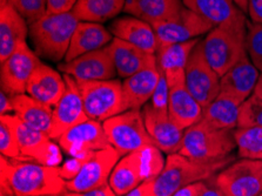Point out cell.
I'll use <instances>...</instances> for the list:
<instances>
[{
  "label": "cell",
  "instance_id": "6da1fadb",
  "mask_svg": "<svg viewBox=\"0 0 262 196\" xmlns=\"http://www.w3.org/2000/svg\"><path fill=\"white\" fill-rule=\"evenodd\" d=\"M0 190L15 196H49L66 193L60 166L0 158Z\"/></svg>",
  "mask_w": 262,
  "mask_h": 196
},
{
  "label": "cell",
  "instance_id": "7a4b0ae2",
  "mask_svg": "<svg viewBox=\"0 0 262 196\" xmlns=\"http://www.w3.org/2000/svg\"><path fill=\"white\" fill-rule=\"evenodd\" d=\"M232 162H234L232 155L219 160L200 161L180 153L170 154L166 159L164 169L154 181L156 196H172L179 189L192 183L208 181Z\"/></svg>",
  "mask_w": 262,
  "mask_h": 196
},
{
  "label": "cell",
  "instance_id": "3957f363",
  "mask_svg": "<svg viewBox=\"0 0 262 196\" xmlns=\"http://www.w3.org/2000/svg\"><path fill=\"white\" fill-rule=\"evenodd\" d=\"M79 20L70 13L46 14L30 25V38L39 58L53 62L65 60Z\"/></svg>",
  "mask_w": 262,
  "mask_h": 196
},
{
  "label": "cell",
  "instance_id": "277c9868",
  "mask_svg": "<svg viewBox=\"0 0 262 196\" xmlns=\"http://www.w3.org/2000/svg\"><path fill=\"white\" fill-rule=\"evenodd\" d=\"M234 130L215 127L201 119L185 130L184 142L179 153L200 161L224 159L236 148Z\"/></svg>",
  "mask_w": 262,
  "mask_h": 196
},
{
  "label": "cell",
  "instance_id": "5b68a950",
  "mask_svg": "<svg viewBox=\"0 0 262 196\" xmlns=\"http://www.w3.org/2000/svg\"><path fill=\"white\" fill-rule=\"evenodd\" d=\"M246 35L247 27L215 26L202 40L205 57L220 78L247 54Z\"/></svg>",
  "mask_w": 262,
  "mask_h": 196
},
{
  "label": "cell",
  "instance_id": "8992f818",
  "mask_svg": "<svg viewBox=\"0 0 262 196\" xmlns=\"http://www.w3.org/2000/svg\"><path fill=\"white\" fill-rule=\"evenodd\" d=\"M108 141L120 157L156 146L146 129L141 111L129 110L102 122Z\"/></svg>",
  "mask_w": 262,
  "mask_h": 196
},
{
  "label": "cell",
  "instance_id": "52a82bcc",
  "mask_svg": "<svg viewBox=\"0 0 262 196\" xmlns=\"http://www.w3.org/2000/svg\"><path fill=\"white\" fill-rule=\"evenodd\" d=\"M77 82L89 119L105 122L125 112L121 81L112 79Z\"/></svg>",
  "mask_w": 262,
  "mask_h": 196
},
{
  "label": "cell",
  "instance_id": "ba28073f",
  "mask_svg": "<svg viewBox=\"0 0 262 196\" xmlns=\"http://www.w3.org/2000/svg\"><path fill=\"white\" fill-rule=\"evenodd\" d=\"M213 185L225 196H260L262 160L240 159L213 178Z\"/></svg>",
  "mask_w": 262,
  "mask_h": 196
},
{
  "label": "cell",
  "instance_id": "9c48e42d",
  "mask_svg": "<svg viewBox=\"0 0 262 196\" xmlns=\"http://www.w3.org/2000/svg\"><path fill=\"white\" fill-rule=\"evenodd\" d=\"M185 85L202 108L207 107L220 93V77L205 57L202 40L196 43L189 55Z\"/></svg>",
  "mask_w": 262,
  "mask_h": 196
},
{
  "label": "cell",
  "instance_id": "30bf717a",
  "mask_svg": "<svg viewBox=\"0 0 262 196\" xmlns=\"http://www.w3.org/2000/svg\"><path fill=\"white\" fill-rule=\"evenodd\" d=\"M158 40V50L174 43H181L207 34L214 25L195 12L184 7L172 19L152 25Z\"/></svg>",
  "mask_w": 262,
  "mask_h": 196
},
{
  "label": "cell",
  "instance_id": "8fae6325",
  "mask_svg": "<svg viewBox=\"0 0 262 196\" xmlns=\"http://www.w3.org/2000/svg\"><path fill=\"white\" fill-rule=\"evenodd\" d=\"M12 121L24 160H33L45 166H60L62 149L49 134L25 125L14 114H12Z\"/></svg>",
  "mask_w": 262,
  "mask_h": 196
},
{
  "label": "cell",
  "instance_id": "7c38bea8",
  "mask_svg": "<svg viewBox=\"0 0 262 196\" xmlns=\"http://www.w3.org/2000/svg\"><path fill=\"white\" fill-rule=\"evenodd\" d=\"M120 155L113 147L90 151L84 166L73 179L66 181L67 191H87L108 185L110 177Z\"/></svg>",
  "mask_w": 262,
  "mask_h": 196
},
{
  "label": "cell",
  "instance_id": "4fadbf2b",
  "mask_svg": "<svg viewBox=\"0 0 262 196\" xmlns=\"http://www.w3.org/2000/svg\"><path fill=\"white\" fill-rule=\"evenodd\" d=\"M2 90L12 95L25 94L33 72L41 65L40 58L30 49L27 42L17 47L9 58L0 62Z\"/></svg>",
  "mask_w": 262,
  "mask_h": 196
},
{
  "label": "cell",
  "instance_id": "5bb4252c",
  "mask_svg": "<svg viewBox=\"0 0 262 196\" xmlns=\"http://www.w3.org/2000/svg\"><path fill=\"white\" fill-rule=\"evenodd\" d=\"M63 78L66 80V91L53 107L52 125L49 130V137L57 141L71 128L89 120L78 82L67 74H63Z\"/></svg>",
  "mask_w": 262,
  "mask_h": 196
},
{
  "label": "cell",
  "instance_id": "9a60e30c",
  "mask_svg": "<svg viewBox=\"0 0 262 196\" xmlns=\"http://www.w3.org/2000/svg\"><path fill=\"white\" fill-rule=\"evenodd\" d=\"M58 70L77 81L112 80L118 75L108 46L90 52L70 62L59 63Z\"/></svg>",
  "mask_w": 262,
  "mask_h": 196
},
{
  "label": "cell",
  "instance_id": "2e32d148",
  "mask_svg": "<svg viewBox=\"0 0 262 196\" xmlns=\"http://www.w3.org/2000/svg\"><path fill=\"white\" fill-rule=\"evenodd\" d=\"M141 112L146 129L159 149L167 155L179 153L184 142L185 130L173 121L168 112L156 110L149 102Z\"/></svg>",
  "mask_w": 262,
  "mask_h": 196
},
{
  "label": "cell",
  "instance_id": "e0dca14e",
  "mask_svg": "<svg viewBox=\"0 0 262 196\" xmlns=\"http://www.w3.org/2000/svg\"><path fill=\"white\" fill-rule=\"evenodd\" d=\"M58 145L72 158L112 147L102 122L91 119L67 130L58 140Z\"/></svg>",
  "mask_w": 262,
  "mask_h": 196
},
{
  "label": "cell",
  "instance_id": "ac0fdd59",
  "mask_svg": "<svg viewBox=\"0 0 262 196\" xmlns=\"http://www.w3.org/2000/svg\"><path fill=\"white\" fill-rule=\"evenodd\" d=\"M187 9L215 26L247 27L246 14L233 0H182Z\"/></svg>",
  "mask_w": 262,
  "mask_h": 196
},
{
  "label": "cell",
  "instance_id": "d6986e66",
  "mask_svg": "<svg viewBox=\"0 0 262 196\" xmlns=\"http://www.w3.org/2000/svg\"><path fill=\"white\" fill-rule=\"evenodd\" d=\"M117 74L127 79L138 72L158 66L157 54H149L124 40L113 38L108 45Z\"/></svg>",
  "mask_w": 262,
  "mask_h": 196
},
{
  "label": "cell",
  "instance_id": "ffe728a7",
  "mask_svg": "<svg viewBox=\"0 0 262 196\" xmlns=\"http://www.w3.org/2000/svg\"><path fill=\"white\" fill-rule=\"evenodd\" d=\"M148 180L142 149L120 158L110 177L108 185L117 196H122L136 189Z\"/></svg>",
  "mask_w": 262,
  "mask_h": 196
},
{
  "label": "cell",
  "instance_id": "44dd1931",
  "mask_svg": "<svg viewBox=\"0 0 262 196\" xmlns=\"http://www.w3.org/2000/svg\"><path fill=\"white\" fill-rule=\"evenodd\" d=\"M260 71L253 65L248 54L220 78V92H225L244 103L255 91Z\"/></svg>",
  "mask_w": 262,
  "mask_h": 196
},
{
  "label": "cell",
  "instance_id": "7402d4cb",
  "mask_svg": "<svg viewBox=\"0 0 262 196\" xmlns=\"http://www.w3.org/2000/svg\"><path fill=\"white\" fill-rule=\"evenodd\" d=\"M160 79L159 67H149L127 78L122 82V98L125 112L141 111L150 101Z\"/></svg>",
  "mask_w": 262,
  "mask_h": 196
},
{
  "label": "cell",
  "instance_id": "603a6c76",
  "mask_svg": "<svg viewBox=\"0 0 262 196\" xmlns=\"http://www.w3.org/2000/svg\"><path fill=\"white\" fill-rule=\"evenodd\" d=\"M199 41L200 39L198 38L158 50V67L165 75L169 87L185 83L186 66L189 55Z\"/></svg>",
  "mask_w": 262,
  "mask_h": 196
},
{
  "label": "cell",
  "instance_id": "cb8c5ba5",
  "mask_svg": "<svg viewBox=\"0 0 262 196\" xmlns=\"http://www.w3.org/2000/svg\"><path fill=\"white\" fill-rule=\"evenodd\" d=\"M110 32L114 38L121 39L149 54H157L158 40L152 25L136 17H121L112 21Z\"/></svg>",
  "mask_w": 262,
  "mask_h": 196
},
{
  "label": "cell",
  "instance_id": "d4e9b609",
  "mask_svg": "<svg viewBox=\"0 0 262 196\" xmlns=\"http://www.w3.org/2000/svg\"><path fill=\"white\" fill-rule=\"evenodd\" d=\"M66 91V80L58 71L41 63L33 72L26 87V94L54 107Z\"/></svg>",
  "mask_w": 262,
  "mask_h": 196
},
{
  "label": "cell",
  "instance_id": "484cf974",
  "mask_svg": "<svg viewBox=\"0 0 262 196\" xmlns=\"http://www.w3.org/2000/svg\"><path fill=\"white\" fill-rule=\"evenodd\" d=\"M112 40V33L101 24L79 21L63 61L70 62L90 52L104 49Z\"/></svg>",
  "mask_w": 262,
  "mask_h": 196
},
{
  "label": "cell",
  "instance_id": "4316f807",
  "mask_svg": "<svg viewBox=\"0 0 262 196\" xmlns=\"http://www.w3.org/2000/svg\"><path fill=\"white\" fill-rule=\"evenodd\" d=\"M168 114L177 125L186 130L200 121L204 108L190 94L185 83L169 87Z\"/></svg>",
  "mask_w": 262,
  "mask_h": 196
},
{
  "label": "cell",
  "instance_id": "83f0119b",
  "mask_svg": "<svg viewBox=\"0 0 262 196\" xmlns=\"http://www.w3.org/2000/svg\"><path fill=\"white\" fill-rule=\"evenodd\" d=\"M29 35V24L10 4L0 9V62L25 42Z\"/></svg>",
  "mask_w": 262,
  "mask_h": 196
},
{
  "label": "cell",
  "instance_id": "f1b7e54d",
  "mask_svg": "<svg viewBox=\"0 0 262 196\" xmlns=\"http://www.w3.org/2000/svg\"><path fill=\"white\" fill-rule=\"evenodd\" d=\"M184 7L182 0H126L124 12L153 25L174 18Z\"/></svg>",
  "mask_w": 262,
  "mask_h": 196
},
{
  "label": "cell",
  "instance_id": "f546056e",
  "mask_svg": "<svg viewBox=\"0 0 262 196\" xmlns=\"http://www.w3.org/2000/svg\"><path fill=\"white\" fill-rule=\"evenodd\" d=\"M13 114L21 122L49 134L52 125L53 107L30 97L26 93L13 95Z\"/></svg>",
  "mask_w": 262,
  "mask_h": 196
},
{
  "label": "cell",
  "instance_id": "4dcf8cb0",
  "mask_svg": "<svg viewBox=\"0 0 262 196\" xmlns=\"http://www.w3.org/2000/svg\"><path fill=\"white\" fill-rule=\"evenodd\" d=\"M242 102L225 92L219 95L204 108L202 119L210 125L225 128V129H236L239 125V115Z\"/></svg>",
  "mask_w": 262,
  "mask_h": 196
},
{
  "label": "cell",
  "instance_id": "1f68e13d",
  "mask_svg": "<svg viewBox=\"0 0 262 196\" xmlns=\"http://www.w3.org/2000/svg\"><path fill=\"white\" fill-rule=\"evenodd\" d=\"M126 0H78L72 13L79 21L102 24L124 11Z\"/></svg>",
  "mask_w": 262,
  "mask_h": 196
},
{
  "label": "cell",
  "instance_id": "d6a6232c",
  "mask_svg": "<svg viewBox=\"0 0 262 196\" xmlns=\"http://www.w3.org/2000/svg\"><path fill=\"white\" fill-rule=\"evenodd\" d=\"M234 138L240 159L262 160V127H237Z\"/></svg>",
  "mask_w": 262,
  "mask_h": 196
},
{
  "label": "cell",
  "instance_id": "836d02e7",
  "mask_svg": "<svg viewBox=\"0 0 262 196\" xmlns=\"http://www.w3.org/2000/svg\"><path fill=\"white\" fill-rule=\"evenodd\" d=\"M0 151L9 159L24 160L12 121V114L0 115Z\"/></svg>",
  "mask_w": 262,
  "mask_h": 196
},
{
  "label": "cell",
  "instance_id": "e575fe53",
  "mask_svg": "<svg viewBox=\"0 0 262 196\" xmlns=\"http://www.w3.org/2000/svg\"><path fill=\"white\" fill-rule=\"evenodd\" d=\"M246 51L253 65L262 73V24L247 23Z\"/></svg>",
  "mask_w": 262,
  "mask_h": 196
},
{
  "label": "cell",
  "instance_id": "d590c367",
  "mask_svg": "<svg viewBox=\"0 0 262 196\" xmlns=\"http://www.w3.org/2000/svg\"><path fill=\"white\" fill-rule=\"evenodd\" d=\"M9 4L26 20L29 26L47 13V0H9Z\"/></svg>",
  "mask_w": 262,
  "mask_h": 196
},
{
  "label": "cell",
  "instance_id": "8d00e7d4",
  "mask_svg": "<svg viewBox=\"0 0 262 196\" xmlns=\"http://www.w3.org/2000/svg\"><path fill=\"white\" fill-rule=\"evenodd\" d=\"M237 127H262V100L255 94L241 105Z\"/></svg>",
  "mask_w": 262,
  "mask_h": 196
},
{
  "label": "cell",
  "instance_id": "74e56055",
  "mask_svg": "<svg viewBox=\"0 0 262 196\" xmlns=\"http://www.w3.org/2000/svg\"><path fill=\"white\" fill-rule=\"evenodd\" d=\"M160 70V69H159ZM168 98H169V86L165 75L160 71V79H159L158 86L154 92L152 99H150V106L159 111L168 112Z\"/></svg>",
  "mask_w": 262,
  "mask_h": 196
},
{
  "label": "cell",
  "instance_id": "f35d334b",
  "mask_svg": "<svg viewBox=\"0 0 262 196\" xmlns=\"http://www.w3.org/2000/svg\"><path fill=\"white\" fill-rule=\"evenodd\" d=\"M87 157H89V153L84 155H79V157H73L69 161H66L62 166H60V175L69 181V180L73 179L75 175H77L79 171H80L81 167L84 166Z\"/></svg>",
  "mask_w": 262,
  "mask_h": 196
},
{
  "label": "cell",
  "instance_id": "ab89813d",
  "mask_svg": "<svg viewBox=\"0 0 262 196\" xmlns=\"http://www.w3.org/2000/svg\"><path fill=\"white\" fill-rule=\"evenodd\" d=\"M78 0H47L46 14H62L72 12Z\"/></svg>",
  "mask_w": 262,
  "mask_h": 196
},
{
  "label": "cell",
  "instance_id": "60d3db41",
  "mask_svg": "<svg viewBox=\"0 0 262 196\" xmlns=\"http://www.w3.org/2000/svg\"><path fill=\"white\" fill-rule=\"evenodd\" d=\"M207 189V183H206V181H201L181 188V189H179L177 193H174L172 196H204L205 191Z\"/></svg>",
  "mask_w": 262,
  "mask_h": 196
},
{
  "label": "cell",
  "instance_id": "b9f144b4",
  "mask_svg": "<svg viewBox=\"0 0 262 196\" xmlns=\"http://www.w3.org/2000/svg\"><path fill=\"white\" fill-rule=\"evenodd\" d=\"M63 196H117V194L114 193L110 185H106L95 188V189L80 191V193H78V191H66Z\"/></svg>",
  "mask_w": 262,
  "mask_h": 196
},
{
  "label": "cell",
  "instance_id": "7bdbcfd3",
  "mask_svg": "<svg viewBox=\"0 0 262 196\" xmlns=\"http://www.w3.org/2000/svg\"><path fill=\"white\" fill-rule=\"evenodd\" d=\"M154 181L156 179H148L138 186L136 189L130 190L129 193L122 196H156V191H154Z\"/></svg>",
  "mask_w": 262,
  "mask_h": 196
},
{
  "label": "cell",
  "instance_id": "ee69618b",
  "mask_svg": "<svg viewBox=\"0 0 262 196\" xmlns=\"http://www.w3.org/2000/svg\"><path fill=\"white\" fill-rule=\"evenodd\" d=\"M13 112V95L2 90L0 91V115L12 114Z\"/></svg>",
  "mask_w": 262,
  "mask_h": 196
},
{
  "label": "cell",
  "instance_id": "f6af8a7d",
  "mask_svg": "<svg viewBox=\"0 0 262 196\" xmlns=\"http://www.w3.org/2000/svg\"><path fill=\"white\" fill-rule=\"evenodd\" d=\"M252 23L262 24V0H248V13Z\"/></svg>",
  "mask_w": 262,
  "mask_h": 196
},
{
  "label": "cell",
  "instance_id": "bcb514c9",
  "mask_svg": "<svg viewBox=\"0 0 262 196\" xmlns=\"http://www.w3.org/2000/svg\"><path fill=\"white\" fill-rule=\"evenodd\" d=\"M204 196H225L215 186H208V189L205 191Z\"/></svg>",
  "mask_w": 262,
  "mask_h": 196
},
{
  "label": "cell",
  "instance_id": "7dc6e473",
  "mask_svg": "<svg viewBox=\"0 0 262 196\" xmlns=\"http://www.w3.org/2000/svg\"><path fill=\"white\" fill-rule=\"evenodd\" d=\"M233 2L245 14L248 13V0H233Z\"/></svg>",
  "mask_w": 262,
  "mask_h": 196
},
{
  "label": "cell",
  "instance_id": "c3c4849f",
  "mask_svg": "<svg viewBox=\"0 0 262 196\" xmlns=\"http://www.w3.org/2000/svg\"><path fill=\"white\" fill-rule=\"evenodd\" d=\"M254 94L262 100V73L260 74L259 81H257V85L255 87V91H254Z\"/></svg>",
  "mask_w": 262,
  "mask_h": 196
},
{
  "label": "cell",
  "instance_id": "681fc988",
  "mask_svg": "<svg viewBox=\"0 0 262 196\" xmlns=\"http://www.w3.org/2000/svg\"><path fill=\"white\" fill-rule=\"evenodd\" d=\"M9 5V0H0V9L5 7Z\"/></svg>",
  "mask_w": 262,
  "mask_h": 196
},
{
  "label": "cell",
  "instance_id": "f907efd6",
  "mask_svg": "<svg viewBox=\"0 0 262 196\" xmlns=\"http://www.w3.org/2000/svg\"><path fill=\"white\" fill-rule=\"evenodd\" d=\"M0 196H15V195H13V194H7V193H5V191L0 190Z\"/></svg>",
  "mask_w": 262,
  "mask_h": 196
},
{
  "label": "cell",
  "instance_id": "816d5d0a",
  "mask_svg": "<svg viewBox=\"0 0 262 196\" xmlns=\"http://www.w3.org/2000/svg\"><path fill=\"white\" fill-rule=\"evenodd\" d=\"M65 194V193H63ZM63 194H60V195H49V196H63Z\"/></svg>",
  "mask_w": 262,
  "mask_h": 196
},
{
  "label": "cell",
  "instance_id": "f5cc1de1",
  "mask_svg": "<svg viewBox=\"0 0 262 196\" xmlns=\"http://www.w3.org/2000/svg\"><path fill=\"white\" fill-rule=\"evenodd\" d=\"M260 196H262V193H261V195H260Z\"/></svg>",
  "mask_w": 262,
  "mask_h": 196
}]
</instances>
